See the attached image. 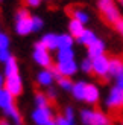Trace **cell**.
I'll return each mask as SVG.
<instances>
[{
    "mask_svg": "<svg viewBox=\"0 0 123 125\" xmlns=\"http://www.w3.org/2000/svg\"><path fill=\"white\" fill-rule=\"evenodd\" d=\"M85 31V24H82L81 21L75 20V18H71L69 21V34L73 37V38H79V37L82 35V32Z\"/></svg>",
    "mask_w": 123,
    "mask_h": 125,
    "instance_id": "cell-15",
    "label": "cell"
},
{
    "mask_svg": "<svg viewBox=\"0 0 123 125\" xmlns=\"http://www.w3.org/2000/svg\"><path fill=\"white\" fill-rule=\"evenodd\" d=\"M14 31L18 35H29L34 32L32 28V15L29 14L27 9H18L14 17Z\"/></svg>",
    "mask_w": 123,
    "mask_h": 125,
    "instance_id": "cell-1",
    "label": "cell"
},
{
    "mask_svg": "<svg viewBox=\"0 0 123 125\" xmlns=\"http://www.w3.org/2000/svg\"><path fill=\"white\" fill-rule=\"evenodd\" d=\"M47 125H56V122H55V121H50V122H49Z\"/></svg>",
    "mask_w": 123,
    "mask_h": 125,
    "instance_id": "cell-38",
    "label": "cell"
},
{
    "mask_svg": "<svg viewBox=\"0 0 123 125\" xmlns=\"http://www.w3.org/2000/svg\"><path fill=\"white\" fill-rule=\"evenodd\" d=\"M87 84L88 83H85V81H78V83H75V85H73V89H71V95L76 101H84Z\"/></svg>",
    "mask_w": 123,
    "mask_h": 125,
    "instance_id": "cell-16",
    "label": "cell"
},
{
    "mask_svg": "<svg viewBox=\"0 0 123 125\" xmlns=\"http://www.w3.org/2000/svg\"><path fill=\"white\" fill-rule=\"evenodd\" d=\"M97 40V35L93 32L91 29H85L84 32H82V35L78 38V43H81V44H84V46H90V44H93V43Z\"/></svg>",
    "mask_w": 123,
    "mask_h": 125,
    "instance_id": "cell-19",
    "label": "cell"
},
{
    "mask_svg": "<svg viewBox=\"0 0 123 125\" xmlns=\"http://www.w3.org/2000/svg\"><path fill=\"white\" fill-rule=\"evenodd\" d=\"M114 28L117 29V32H120V34H123V18H120V20L114 24Z\"/></svg>",
    "mask_w": 123,
    "mask_h": 125,
    "instance_id": "cell-34",
    "label": "cell"
},
{
    "mask_svg": "<svg viewBox=\"0 0 123 125\" xmlns=\"http://www.w3.org/2000/svg\"><path fill=\"white\" fill-rule=\"evenodd\" d=\"M123 73V60L120 58H111L109 60V76H119Z\"/></svg>",
    "mask_w": 123,
    "mask_h": 125,
    "instance_id": "cell-17",
    "label": "cell"
},
{
    "mask_svg": "<svg viewBox=\"0 0 123 125\" xmlns=\"http://www.w3.org/2000/svg\"><path fill=\"white\" fill-rule=\"evenodd\" d=\"M5 83H6V76L3 73H0V89H3L5 87Z\"/></svg>",
    "mask_w": 123,
    "mask_h": 125,
    "instance_id": "cell-36",
    "label": "cell"
},
{
    "mask_svg": "<svg viewBox=\"0 0 123 125\" xmlns=\"http://www.w3.org/2000/svg\"><path fill=\"white\" fill-rule=\"evenodd\" d=\"M81 121L84 125H111V121L105 113L90 108H85L81 111Z\"/></svg>",
    "mask_w": 123,
    "mask_h": 125,
    "instance_id": "cell-3",
    "label": "cell"
},
{
    "mask_svg": "<svg viewBox=\"0 0 123 125\" xmlns=\"http://www.w3.org/2000/svg\"><path fill=\"white\" fill-rule=\"evenodd\" d=\"M122 5H123V2H122Z\"/></svg>",
    "mask_w": 123,
    "mask_h": 125,
    "instance_id": "cell-42",
    "label": "cell"
},
{
    "mask_svg": "<svg viewBox=\"0 0 123 125\" xmlns=\"http://www.w3.org/2000/svg\"><path fill=\"white\" fill-rule=\"evenodd\" d=\"M55 81V75L52 72V69H41V70L38 72V75H36V83H38L41 87H52Z\"/></svg>",
    "mask_w": 123,
    "mask_h": 125,
    "instance_id": "cell-11",
    "label": "cell"
},
{
    "mask_svg": "<svg viewBox=\"0 0 123 125\" xmlns=\"http://www.w3.org/2000/svg\"><path fill=\"white\" fill-rule=\"evenodd\" d=\"M43 26H44V20H43L40 15H32V28H34V32L41 31Z\"/></svg>",
    "mask_w": 123,
    "mask_h": 125,
    "instance_id": "cell-27",
    "label": "cell"
},
{
    "mask_svg": "<svg viewBox=\"0 0 123 125\" xmlns=\"http://www.w3.org/2000/svg\"><path fill=\"white\" fill-rule=\"evenodd\" d=\"M119 2H123V0H119Z\"/></svg>",
    "mask_w": 123,
    "mask_h": 125,
    "instance_id": "cell-39",
    "label": "cell"
},
{
    "mask_svg": "<svg viewBox=\"0 0 123 125\" xmlns=\"http://www.w3.org/2000/svg\"><path fill=\"white\" fill-rule=\"evenodd\" d=\"M99 99H100V90H99V87H97L96 84H87V90H85V98H84V101L87 102V104H97L99 102Z\"/></svg>",
    "mask_w": 123,
    "mask_h": 125,
    "instance_id": "cell-12",
    "label": "cell"
},
{
    "mask_svg": "<svg viewBox=\"0 0 123 125\" xmlns=\"http://www.w3.org/2000/svg\"><path fill=\"white\" fill-rule=\"evenodd\" d=\"M35 47H43L47 49L49 52L50 51H58V34H44L41 37V40H38L35 43Z\"/></svg>",
    "mask_w": 123,
    "mask_h": 125,
    "instance_id": "cell-9",
    "label": "cell"
},
{
    "mask_svg": "<svg viewBox=\"0 0 123 125\" xmlns=\"http://www.w3.org/2000/svg\"><path fill=\"white\" fill-rule=\"evenodd\" d=\"M46 95H47V98H49V99H55V98H56V92H55V89L49 87V90H47Z\"/></svg>",
    "mask_w": 123,
    "mask_h": 125,
    "instance_id": "cell-35",
    "label": "cell"
},
{
    "mask_svg": "<svg viewBox=\"0 0 123 125\" xmlns=\"http://www.w3.org/2000/svg\"><path fill=\"white\" fill-rule=\"evenodd\" d=\"M0 125H9V122H8V121H5V119H3V121H0Z\"/></svg>",
    "mask_w": 123,
    "mask_h": 125,
    "instance_id": "cell-37",
    "label": "cell"
},
{
    "mask_svg": "<svg viewBox=\"0 0 123 125\" xmlns=\"http://www.w3.org/2000/svg\"><path fill=\"white\" fill-rule=\"evenodd\" d=\"M11 58H12V53H11L9 49L0 51V62H2V64H6V62H8Z\"/></svg>",
    "mask_w": 123,
    "mask_h": 125,
    "instance_id": "cell-29",
    "label": "cell"
},
{
    "mask_svg": "<svg viewBox=\"0 0 123 125\" xmlns=\"http://www.w3.org/2000/svg\"><path fill=\"white\" fill-rule=\"evenodd\" d=\"M43 0H24V3H26L29 8H38V6L41 5Z\"/></svg>",
    "mask_w": 123,
    "mask_h": 125,
    "instance_id": "cell-32",
    "label": "cell"
},
{
    "mask_svg": "<svg viewBox=\"0 0 123 125\" xmlns=\"http://www.w3.org/2000/svg\"><path fill=\"white\" fill-rule=\"evenodd\" d=\"M56 70L59 72L61 76H67V78H71L73 75H76L78 72V64L76 61H65V62H56Z\"/></svg>",
    "mask_w": 123,
    "mask_h": 125,
    "instance_id": "cell-10",
    "label": "cell"
},
{
    "mask_svg": "<svg viewBox=\"0 0 123 125\" xmlns=\"http://www.w3.org/2000/svg\"><path fill=\"white\" fill-rule=\"evenodd\" d=\"M5 66V69H3V75L6 78L8 76H12V75H18V62H17V60L12 57L6 64H3Z\"/></svg>",
    "mask_w": 123,
    "mask_h": 125,
    "instance_id": "cell-22",
    "label": "cell"
},
{
    "mask_svg": "<svg viewBox=\"0 0 123 125\" xmlns=\"http://www.w3.org/2000/svg\"><path fill=\"white\" fill-rule=\"evenodd\" d=\"M55 122H56V125H75V121L67 119L64 115L62 116H58L56 119H55Z\"/></svg>",
    "mask_w": 123,
    "mask_h": 125,
    "instance_id": "cell-30",
    "label": "cell"
},
{
    "mask_svg": "<svg viewBox=\"0 0 123 125\" xmlns=\"http://www.w3.org/2000/svg\"><path fill=\"white\" fill-rule=\"evenodd\" d=\"M0 2H3V0H0Z\"/></svg>",
    "mask_w": 123,
    "mask_h": 125,
    "instance_id": "cell-40",
    "label": "cell"
},
{
    "mask_svg": "<svg viewBox=\"0 0 123 125\" xmlns=\"http://www.w3.org/2000/svg\"><path fill=\"white\" fill-rule=\"evenodd\" d=\"M73 60H75V51H73V47L58 49L56 51V61L58 62H65V61H73Z\"/></svg>",
    "mask_w": 123,
    "mask_h": 125,
    "instance_id": "cell-18",
    "label": "cell"
},
{
    "mask_svg": "<svg viewBox=\"0 0 123 125\" xmlns=\"http://www.w3.org/2000/svg\"><path fill=\"white\" fill-rule=\"evenodd\" d=\"M5 115L9 117V119L14 122L15 125H21L23 124V119H21V115H20V111L17 110L15 105H12V107H9L8 110H5Z\"/></svg>",
    "mask_w": 123,
    "mask_h": 125,
    "instance_id": "cell-23",
    "label": "cell"
},
{
    "mask_svg": "<svg viewBox=\"0 0 123 125\" xmlns=\"http://www.w3.org/2000/svg\"><path fill=\"white\" fill-rule=\"evenodd\" d=\"M115 85L123 90V73H120L119 76H115Z\"/></svg>",
    "mask_w": 123,
    "mask_h": 125,
    "instance_id": "cell-33",
    "label": "cell"
},
{
    "mask_svg": "<svg viewBox=\"0 0 123 125\" xmlns=\"http://www.w3.org/2000/svg\"><path fill=\"white\" fill-rule=\"evenodd\" d=\"M64 116L67 117V119H70V121H75V110H73L71 107H67L64 110Z\"/></svg>",
    "mask_w": 123,
    "mask_h": 125,
    "instance_id": "cell-31",
    "label": "cell"
},
{
    "mask_svg": "<svg viewBox=\"0 0 123 125\" xmlns=\"http://www.w3.org/2000/svg\"><path fill=\"white\" fill-rule=\"evenodd\" d=\"M56 83H58V85L61 87V89L65 90V92H71L73 85H75V83H71V79L67 78V76H59L56 79Z\"/></svg>",
    "mask_w": 123,
    "mask_h": 125,
    "instance_id": "cell-24",
    "label": "cell"
},
{
    "mask_svg": "<svg viewBox=\"0 0 123 125\" xmlns=\"http://www.w3.org/2000/svg\"><path fill=\"white\" fill-rule=\"evenodd\" d=\"M52 110L50 107H36L32 111V121L35 125H47L52 119Z\"/></svg>",
    "mask_w": 123,
    "mask_h": 125,
    "instance_id": "cell-7",
    "label": "cell"
},
{
    "mask_svg": "<svg viewBox=\"0 0 123 125\" xmlns=\"http://www.w3.org/2000/svg\"><path fill=\"white\" fill-rule=\"evenodd\" d=\"M12 105H15L14 104V96H12L5 87L0 89V108L5 111V110H8L9 107H12Z\"/></svg>",
    "mask_w": 123,
    "mask_h": 125,
    "instance_id": "cell-14",
    "label": "cell"
},
{
    "mask_svg": "<svg viewBox=\"0 0 123 125\" xmlns=\"http://www.w3.org/2000/svg\"><path fill=\"white\" fill-rule=\"evenodd\" d=\"M5 89L8 90L12 96H20L21 92H23V79L18 75H12V76H8L6 78V83H5Z\"/></svg>",
    "mask_w": 123,
    "mask_h": 125,
    "instance_id": "cell-8",
    "label": "cell"
},
{
    "mask_svg": "<svg viewBox=\"0 0 123 125\" xmlns=\"http://www.w3.org/2000/svg\"><path fill=\"white\" fill-rule=\"evenodd\" d=\"M49 101L46 93H36L35 95V105L36 107H49Z\"/></svg>",
    "mask_w": 123,
    "mask_h": 125,
    "instance_id": "cell-25",
    "label": "cell"
},
{
    "mask_svg": "<svg viewBox=\"0 0 123 125\" xmlns=\"http://www.w3.org/2000/svg\"><path fill=\"white\" fill-rule=\"evenodd\" d=\"M34 61L43 69H50L52 67V55L47 49L43 47H34V53H32Z\"/></svg>",
    "mask_w": 123,
    "mask_h": 125,
    "instance_id": "cell-6",
    "label": "cell"
},
{
    "mask_svg": "<svg viewBox=\"0 0 123 125\" xmlns=\"http://www.w3.org/2000/svg\"><path fill=\"white\" fill-rule=\"evenodd\" d=\"M105 104L109 110H122L123 108V90L119 89L117 85H114L108 93Z\"/></svg>",
    "mask_w": 123,
    "mask_h": 125,
    "instance_id": "cell-5",
    "label": "cell"
},
{
    "mask_svg": "<svg viewBox=\"0 0 123 125\" xmlns=\"http://www.w3.org/2000/svg\"><path fill=\"white\" fill-rule=\"evenodd\" d=\"M79 69L84 72V73H93V61H91V58H85L82 60L81 66H79Z\"/></svg>",
    "mask_w": 123,
    "mask_h": 125,
    "instance_id": "cell-26",
    "label": "cell"
},
{
    "mask_svg": "<svg viewBox=\"0 0 123 125\" xmlns=\"http://www.w3.org/2000/svg\"><path fill=\"white\" fill-rule=\"evenodd\" d=\"M97 8L102 12L103 18L109 24H113V26L120 20V12H119L117 5L114 3V0H99L97 2Z\"/></svg>",
    "mask_w": 123,
    "mask_h": 125,
    "instance_id": "cell-2",
    "label": "cell"
},
{
    "mask_svg": "<svg viewBox=\"0 0 123 125\" xmlns=\"http://www.w3.org/2000/svg\"><path fill=\"white\" fill-rule=\"evenodd\" d=\"M0 34H2V31H0Z\"/></svg>",
    "mask_w": 123,
    "mask_h": 125,
    "instance_id": "cell-41",
    "label": "cell"
},
{
    "mask_svg": "<svg viewBox=\"0 0 123 125\" xmlns=\"http://www.w3.org/2000/svg\"><path fill=\"white\" fill-rule=\"evenodd\" d=\"M71 18H75V20L81 21L82 24H87L90 21V14L84 8H75L71 11Z\"/></svg>",
    "mask_w": 123,
    "mask_h": 125,
    "instance_id": "cell-21",
    "label": "cell"
},
{
    "mask_svg": "<svg viewBox=\"0 0 123 125\" xmlns=\"http://www.w3.org/2000/svg\"><path fill=\"white\" fill-rule=\"evenodd\" d=\"M109 60L106 55H100L97 58H93V73L97 78H108L109 76Z\"/></svg>",
    "mask_w": 123,
    "mask_h": 125,
    "instance_id": "cell-4",
    "label": "cell"
},
{
    "mask_svg": "<svg viewBox=\"0 0 123 125\" xmlns=\"http://www.w3.org/2000/svg\"><path fill=\"white\" fill-rule=\"evenodd\" d=\"M87 52H88V58H97L100 57V55H105V41L97 38L93 44H90L87 47Z\"/></svg>",
    "mask_w": 123,
    "mask_h": 125,
    "instance_id": "cell-13",
    "label": "cell"
},
{
    "mask_svg": "<svg viewBox=\"0 0 123 125\" xmlns=\"http://www.w3.org/2000/svg\"><path fill=\"white\" fill-rule=\"evenodd\" d=\"M73 43H75V38L69 32L58 35V49H70L73 47Z\"/></svg>",
    "mask_w": 123,
    "mask_h": 125,
    "instance_id": "cell-20",
    "label": "cell"
},
{
    "mask_svg": "<svg viewBox=\"0 0 123 125\" xmlns=\"http://www.w3.org/2000/svg\"><path fill=\"white\" fill-rule=\"evenodd\" d=\"M9 44H11V40L8 34L2 32L0 34V51H5V49H9Z\"/></svg>",
    "mask_w": 123,
    "mask_h": 125,
    "instance_id": "cell-28",
    "label": "cell"
}]
</instances>
